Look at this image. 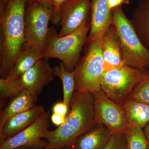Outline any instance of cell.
I'll use <instances>...</instances> for the list:
<instances>
[{"mask_svg": "<svg viewBox=\"0 0 149 149\" xmlns=\"http://www.w3.org/2000/svg\"><path fill=\"white\" fill-rule=\"evenodd\" d=\"M70 106V111L64 123L54 130L46 132L44 139L47 144L44 149H61L71 146L78 137L97 125L95 119L93 94L74 91Z\"/></svg>", "mask_w": 149, "mask_h": 149, "instance_id": "obj_1", "label": "cell"}, {"mask_svg": "<svg viewBox=\"0 0 149 149\" xmlns=\"http://www.w3.org/2000/svg\"><path fill=\"white\" fill-rule=\"evenodd\" d=\"M27 0H8L0 5V76L6 78L23 51Z\"/></svg>", "mask_w": 149, "mask_h": 149, "instance_id": "obj_2", "label": "cell"}, {"mask_svg": "<svg viewBox=\"0 0 149 149\" xmlns=\"http://www.w3.org/2000/svg\"><path fill=\"white\" fill-rule=\"evenodd\" d=\"M91 28V20L85 22L79 28L69 35L59 37L54 27L48 32L44 58L58 59L67 69L72 71L79 62L80 53L87 42Z\"/></svg>", "mask_w": 149, "mask_h": 149, "instance_id": "obj_3", "label": "cell"}, {"mask_svg": "<svg viewBox=\"0 0 149 149\" xmlns=\"http://www.w3.org/2000/svg\"><path fill=\"white\" fill-rule=\"evenodd\" d=\"M103 33L88 42L84 55L74 69L76 92L93 94L101 91V80L104 70L101 49Z\"/></svg>", "mask_w": 149, "mask_h": 149, "instance_id": "obj_4", "label": "cell"}, {"mask_svg": "<svg viewBox=\"0 0 149 149\" xmlns=\"http://www.w3.org/2000/svg\"><path fill=\"white\" fill-rule=\"evenodd\" d=\"M149 76L148 69L126 65L104 70L101 80V91L113 101L122 105L137 85Z\"/></svg>", "mask_w": 149, "mask_h": 149, "instance_id": "obj_5", "label": "cell"}, {"mask_svg": "<svg viewBox=\"0 0 149 149\" xmlns=\"http://www.w3.org/2000/svg\"><path fill=\"white\" fill-rule=\"evenodd\" d=\"M112 12V24L116 27L120 40L124 65L148 69L149 51L141 42L122 7L113 9Z\"/></svg>", "mask_w": 149, "mask_h": 149, "instance_id": "obj_6", "label": "cell"}, {"mask_svg": "<svg viewBox=\"0 0 149 149\" xmlns=\"http://www.w3.org/2000/svg\"><path fill=\"white\" fill-rule=\"evenodd\" d=\"M53 13L52 7L27 2L24 16V38L23 50L37 48L44 52L47 46L49 22Z\"/></svg>", "mask_w": 149, "mask_h": 149, "instance_id": "obj_7", "label": "cell"}, {"mask_svg": "<svg viewBox=\"0 0 149 149\" xmlns=\"http://www.w3.org/2000/svg\"><path fill=\"white\" fill-rule=\"evenodd\" d=\"M50 111H45L41 117L27 128L15 135L0 142V149L25 148L44 149L47 141L44 139L49 126Z\"/></svg>", "mask_w": 149, "mask_h": 149, "instance_id": "obj_8", "label": "cell"}, {"mask_svg": "<svg viewBox=\"0 0 149 149\" xmlns=\"http://www.w3.org/2000/svg\"><path fill=\"white\" fill-rule=\"evenodd\" d=\"M93 95L96 123L104 125L112 133L125 132L127 124L123 106L109 98L102 91Z\"/></svg>", "mask_w": 149, "mask_h": 149, "instance_id": "obj_9", "label": "cell"}, {"mask_svg": "<svg viewBox=\"0 0 149 149\" xmlns=\"http://www.w3.org/2000/svg\"><path fill=\"white\" fill-rule=\"evenodd\" d=\"M92 0H66L60 11L59 37L69 35L88 20L91 14Z\"/></svg>", "mask_w": 149, "mask_h": 149, "instance_id": "obj_10", "label": "cell"}, {"mask_svg": "<svg viewBox=\"0 0 149 149\" xmlns=\"http://www.w3.org/2000/svg\"><path fill=\"white\" fill-rule=\"evenodd\" d=\"M54 76L53 68L50 65L48 59L44 58L18 77L23 91L37 97Z\"/></svg>", "mask_w": 149, "mask_h": 149, "instance_id": "obj_11", "label": "cell"}, {"mask_svg": "<svg viewBox=\"0 0 149 149\" xmlns=\"http://www.w3.org/2000/svg\"><path fill=\"white\" fill-rule=\"evenodd\" d=\"M101 49L104 70L125 65L122 58L120 40L113 24L111 25L103 33Z\"/></svg>", "mask_w": 149, "mask_h": 149, "instance_id": "obj_12", "label": "cell"}, {"mask_svg": "<svg viewBox=\"0 0 149 149\" xmlns=\"http://www.w3.org/2000/svg\"><path fill=\"white\" fill-rule=\"evenodd\" d=\"M91 16L87 42L103 33L112 24V12L109 7L107 0H92Z\"/></svg>", "mask_w": 149, "mask_h": 149, "instance_id": "obj_13", "label": "cell"}, {"mask_svg": "<svg viewBox=\"0 0 149 149\" xmlns=\"http://www.w3.org/2000/svg\"><path fill=\"white\" fill-rule=\"evenodd\" d=\"M42 106L36 105L31 109L15 116L6 122L0 133V142L12 137L27 128L45 112Z\"/></svg>", "mask_w": 149, "mask_h": 149, "instance_id": "obj_14", "label": "cell"}, {"mask_svg": "<svg viewBox=\"0 0 149 149\" xmlns=\"http://www.w3.org/2000/svg\"><path fill=\"white\" fill-rule=\"evenodd\" d=\"M112 134L104 125L97 124L78 137L71 147L74 149H102Z\"/></svg>", "mask_w": 149, "mask_h": 149, "instance_id": "obj_15", "label": "cell"}, {"mask_svg": "<svg viewBox=\"0 0 149 149\" xmlns=\"http://www.w3.org/2000/svg\"><path fill=\"white\" fill-rule=\"evenodd\" d=\"M143 45L149 51V0H139L130 19Z\"/></svg>", "mask_w": 149, "mask_h": 149, "instance_id": "obj_16", "label": "cell"}, {"mask_svg": "<svg viewBox=\"0 0 149 149\" xmlns=\"http://www.w3.org/2000/svg\"><path fill=\"white\" fill-rule=\"evenodd\" d=\"M37 97L28 91L24 90L19 95L12 99L0 116V133L6 122L15 116L27 111L34 107Z\"/></svg>", "mask_w": 149, "mask_h": 149, "instance_id": "obj_17", "label": "cell"}, {"mask_svg": "<svg viewBox=\"0 0 149 149\" xmlns=\"http://www.w3.org/2000/svg\"><path fill=\"white\" fill-rule=\"evenodd\" d=\"M44 58V52L35 47L24 49L15 61L6 77H18Z\"/></svg>", "mask_w": 149, "mask_h": 149, "instance_id": "obj_18", "label": "cell"}, {"mask_svg": "<svg viewBox=\"0 0 149 149\" xmlns=\"http://www.w3.org/2000/svg\"><path fill=\"white\" fill-rule=\"evenodd\" d=\"M125 111L127 127L144 128L149 123V105L129 99L122 105Z\"/></svg>", "mask_w": 149, "mask_h": 149, "instance_id": "obj_19", "label": "cell"}, {"mask_svg": "<svg viewBox=\"0 0 149 149\" xmlns=\"http://www.w3.org/2000/svg\"><path fill=\"white\" fill-rule=\"evenodd\" d=\"M54 75L59 77L63 86V102L69 107L70 100L75 91L74 70L69 71L63 63L53 68Z\"/></svg>", "mask_w": 149, "mask_h": 149, "instance_id": "obj_20", "label": "cell"}, {"mask_svg": "<svg viewBox=\"0 0 149 149\" xmlns=\"http://www.w3.org/2000/svg\"><path fill=\"white\" fill-rule=\"evenodd\" d=\"M127 149H148L149 146L144 128L128 126L125 131Z\"/></svg>", "mask_w": 149, "mask_h": 149, "instance_id": "obj_21", "label": "cell"}, {"mask_svg": "<svg viewBox=\"0 0 149 149\" xmlns=\"http://www.w3.org/2000/svg\"><path fill=\"white\" fill-rule=\"evenodd\" d=\"M18 77L1 78L0 79L1 100L13 98L23 91Z\"/></svg>", "mask_w": 149, "mask_h": 149, "instance_id": "obj_22", "label": "cell"}, {"mask_svg": "<svg viewBox=\"0 0 149 149\" xmlns=\"http://www.w3.org/2000/svg\"><path fill=\"white\" fill-rule=\"evenodd\" d=\"M129 99L149 105V76L137 85Z\"/></svg>", "mask_w": 149, "mask_h": 149, "instance_id": "obj_23", "label": "cell"}, {"mask_svg": "<svg viewBox=\"0 0 149 149\" xmlns=\"http://www.w3.org/2000/svg\"><path fill=\"white\" fill-rule=\"evenodd\" d=\"M102 149H127L125 132L113 133Z\"/></svg>", "mask_w": 149, "mask_h": 149, "instance_id": "obj_24", "label": "cell"}, {"mask_svg": "<svg viewBox=\"0 0 149 149\" xmlns=\"http://www.w3.org/2000/svg\"><path fill=\"white\" fill-rule=\"evenodd\" d=\"M53 3L52 17L51 22L54 24H59L61 21L60 11L62 6L66 0H52Z\"/></svg>", "mask_w": 149, "mask_h": 149, "instance_id": "obj_25", "label": "cell"}, {"mask_svg": "<svg viewBox=\"0 0 149 149\" xmlns=\"http://www.w3.org/2000/svg\"><path fill=\"white\" fill-rule=\"evenodd\" d=\"M69 107L62 102H58L55 104L52 107L53 113L66 116Z\"/></svg>", "mask_w": 149, "mask_h": 149, "instance_id": "obj_26", "label": "cell"}, {"mask_svg": "<svg viewBox=\"0 0 149 149\" xmlns=\"http://www.w3.org/2000/svg\"><path fill=\"white\" fill-rule=\"evenodd\" d=\"M109 7L112 10L122 7L123 5L128 6L130 3V0H107Z\"/></svg>", "mask_w": 149, "mask_h": 149, "instance_id": "obj_27", "label": "cell"}, {"mask_svg": "<svg viewBox=\"0 0 149 149\" xmlns=\"http://www.w3.org/2000/svg\"><path fill=\"white\" fill-rule=\"evenodd\" d=\"M50 118L52 122L54 125L58 127L64 123L66 116L61 115L56 113H53L51 116Z\"/></svg>", "mask_w": 149, "mask_h": 149, "instance_id": "obj_28", "label": "cell"}, {"mask_svg": "<svg viewBox=\"0 0 149 149\" xmlns=\"http://www.w3.org/2000/svg\"><path fill=\"white\" fill-rule=\"evenodd\" d=\"M27 2L53 7V3L52 0H27Z\"/></svg>", "mask_w": 149, "mask_h": 149, "instance_id": "obj_29", "label": "cell"}, {"mask_svg": "<svg viewBox=\"0 0 149 149\" xmlns=\"http://www.w3.org/2000/svg\"><path fill=\"white\" fill-rule=\"evenodd\" d=\"M144 132L146 134V137L148 140L149 146V123L146 125V126L144 128Z\"/></svg>", "mask_w": 149, "mask_h": 149, "instance_id": "obj_30", "label": "cell"}, {"mask_svg": "<svg viewBox=\"0 0 149 149\" xmlns=\"http://www.w3.org/2000/svg\"><path fill=\"white\" fill-rule=\"evenodd\" d=\"M8 0H0V5L4 4L7 2Z\"/></svg>", "mask_w": 149, "mask_h": 149, "instance_id": "obj_31", "label": "cell"}, {"mask_svg": "<svg viewBox=\"0 0 149 149\" xmlns=\"http://www.w3.org/2000/svg\"><path fill=\"white\" fill-rule=\"evenodd\" d=\"M28 149L26 148H22V147H21V148H15V149Z\"/></svg>", "mask_w": 149, "mask_h": 149, "instance_id": "obj_32", "label": "cell"}, {"mask_svg": "<svg viewBox=\"0 0 149 149\" xmlns=\"http://www.w3.org/2000/svg\"><path fill=\"white\" fill-rule=\"evenodd\" d=\"M74 149V148H72V147H68V148H67L66 149Z\"/></svg>", "mask_w": 149, "mask_h": 149, "instance_id": "obj_33", "label": "cell"}, {"mask_svg": "<svg viewBox=\"0 0 149 149\" xmlns=\"http://www.w3.org/2000/svg\"><path fill=\"white\" fill-rule=\"evenodd\" d=\"M148 149H149V146L148 147Z\"/></svg>", "mask_w": 149, "mask_h": 149, "instance_id": "obj_34", "label": "cell"}, {"mask_svg": "<svg viewBox=\"0 0 149 149\" xmlns=\"http://www.w3.org/2000/svg\"><path fill=\"white\" fill-rule=\"evenodd\" d=\"M148 70H149V69H148Z\"/></svg>", "mask_w": 149, "mask_h": 149, "instance_id": "obj_35", "label": "cell"}]
</instances>
